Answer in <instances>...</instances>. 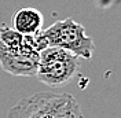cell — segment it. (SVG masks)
<instances>
[{
	"label": "cell",
	"instance_id": "obj_3",
	"mask_svg": "<svg viewBox=\"0 0 121 118\" xmlns=\"http://www.w3.org/2000/svg\"><path fill=\"white\" fill-rule=\"evenodd\" d=\"M80 69L78 58L58 47H47L40 52L36 77L48 87H62L76 77Z\"/></svg>",
	"mask_w": 121,
	"mask_h": 118
},
{
	"label": "cell",
	"instance_id": "obj_6",
	"mask_svg": "<svg viewBox=\"0 0 121 118\" xmlns=\"http://www.w3.org/2000/svg\"><path fill=\"white\" fill-rule=\"evenodd\" d=\"M22 40H23V34L17 32L14 28H8L6 25L0 26V43L4 47L17 50V48L21 47Z\"/></svg>",
	"mask_w": 121,
	"mask_h": 118
},
{
	"label": "cell",
	"instance_id": "obj_4",
	"mask_svg": "<svg viewBox=\"0 0 121 118\" xmlns=\"http://www.w3.org/2000/svg\"><path fill=\"white\" fill-rule=\"evenodd\" d=\"M40 54L22 40L19 48H7L0 43V67L11 76L36 77Z\"/></svg>",
	"mask_w": 121,
	"mask_h": 118
},
{
	"label": "cell",
	"instance_id": "obj_1",
	"mask_svg": "<svg viewBox=\"0 0 121 118\" xmlns=\"http://www.w3.org/2000/svg\"><path fill=\"white\" fill-rule=\"evenodd\" d=\"M6 118H84L80 104L70 93L39 92L13 106Z\"/></svg>",
	"mask_w": 121,
	"mask_h": 118
},
{
	"label": "cell",
	"instance_id": "obj_5",
	"mask_svg": "<svg viewBox=\"0 0 121 118\" xmlns=\"http://www.w3.org/2000/svg\"><path fill=\"white\" fill-rule=\"evenodd\" d=\"M44 17L37 8H19L13 17V28L21 34H35L43 29Z\"/></svg>",
	"mask_w": 121,
	"mask_h": 118
},
{
	"label": "cell",
	"instance_id": "obj_2",
	"mask_svg": "<svg viewBox=\"0 0 121 118\" xmlns=\"http://www.w3.org/2000/svg\"><path fill=\"white\" fill-rule=\"evenodd\" d=\"M48 41V47H58L76 55L77 58L90 60L94 55V40L87 34L85 28L73 18L59 19L41 30Z\"/></svg>",
	"mask_w": 121,
	"mask_h": 118
}]
</instances>
